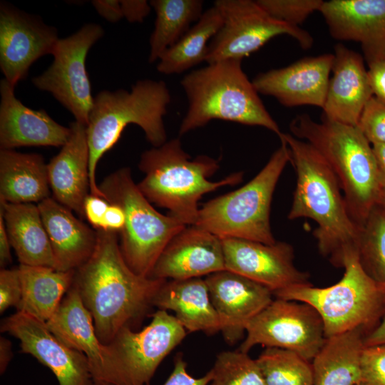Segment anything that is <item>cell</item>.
Wrapping results in <instances>:
<instances>
[{"instance_id":"2","label":"cell","mask_w":385,"mask_h":385,"mask_svg":"<svg viewBox=\"0 0 385 385\" xmlns=\"http://www.w3.org/2000/svg\"><path fill=\"white\" fill-rule=\"evenodd\" d=\"M287 144L296 173L288 218H309L320 254L336 267L359 254L361 227L349 214L337 177L324 157L309 143L291 133L279 136Z\"/></svg>"},{"instance_id":"15","label":"cell","mask_w":385,"mask_h":385,"mask_svg":"<svg viewBox=\"0 0 385 385\" xmlns=\"http://www.w3.org/2000/svg\"><path fill=\"white\" fill-rule=\"evenodd\" d=\"M58 39L56 28L37 16L0 4V68L11 86L27 76L37 59L52 54Z\"/></svg>"},{"instance_id":"3","label":"cell","mask_w":385,"mask_h":385,"mask_svg":"<svg viewBox=\"0 0 385 385\" xmlns=\"http://www.w3.org/2000/svg\"><path fill=\"white\" fill-rule=\"evenodd\" d=\"M291 134L311 144L326 160L339 183L349 215L361 228L381 195L371 144L357 126L307 114L289 123Z\"/></svg>"},{"instance_id":"30","label":"cell","mask_w":385,"mask_h":385,"mask_svg":"<svg viewBox=\"0 0 385 385\" xmlns=\"http://www.w3.org/2000/svg\"><path fill=\"white\" fill-rule=\"evenodd\" d=\"M21 299L17 310L46 322L56 313L71 289L75 270L61 271L49 267L19 266Z\"/></svg>"},{"instance_id":"22","label":"cell","mask_w":385,"mask_h":385,"mask_svg":"<svg viewBox=\"0 0 385 385\" xmlns=\"http://www.w3.org/2000/svg\"><path fill=\"white\" fill-rule=\"evenodd\" d=\"M319 11L331 36L360 43L366 60L385 55V0H331Z\"/></svg>"},{"instance_id":"25","label":"cell","mask_w":385,"mask_h":385,"mask_svg":"<svg viewBox=\"0 0 385 385\" xmlns=\"http://www.w3.org/2000/svg\"><path fill=\"white\" fill-rule=\"evenodd\" d=\"M37 205L50 240L56 269L76 270L93 252L97 242L96 230L53 197H48Z\"/></svg>"},{"instance_id":"49","label":"cell","mask_w":385,"mask_h":385,"mask_svg":"<svg viewBox=\"0 0 385 385\" xmlns=\"http://www.w3.org/2000/svg\"><path fill=\"white\" fill-rule=\"evenodd\" d=\"M11 344L4 337L0 339V372L4 374L12 358Z\"/></svg>"},{"instance_id":"18","label":"cell","mask_w":385,"mask_h":385,"mask_svg":"<svg viewBox=\"0 0 385 385\" xmlns=\"http://www.w3.org/2000/svg\"><path fill=\"white\" fill-rule=\"evenodd\" d=\"M226 342L234 344L245 333L247 323L273 300L267 287L224 270L205 279Z\"/></svg>"},{"instance_id":"39","label":"cell","mask_w":385,"mask_h":385,"mask_svg":"<svg viewBox=\"0 0 385 385\" xmlns=\"http://www.w3.org/2000/svg\"><path fill=\"white\" fill-rule=\"evenodd\" d=\"M22 295L19 268L0 271V312L2 314L10 307H17Z\"/></svg>"},{"instance_id":"31","label":"cell","mask_w":385,"mask_h":385,"mask_svg":"<svg viewBox=\"0 0 385 385\" xmlns=\"http://www.w3.org/2000/svg\"><path fill=\"white\" fill-rule=\"evenodd\" d=\"M222 25L219 10L212 6L173 46L160 56L158 72L170 75L181 73L205 61L208 46Z\"/></svg>"},{"instance_id":"44","label":"cell","mask_w":385,"mask_h":385,"mask_svg":"<svg viewBox=\"0 0 385 385\" xmlns=\"http://www.w3.org/2000/svg\"><path fill=\"white\" fill-rule=\"evenodd\" d=\"M125 220L122 207L118 204L110 202L99 230L120 232L124 226Z\"/></svg>"},{"instance_id":"5","label":"cell","mask_w":385,"mask_h":385,"mask_svg":"<svg viewBox=\"0 0 385 385\" xmlns=\"http://www.w3.org/2000/svg\"><path fill=\"white\" fill-rule=\"evenodd\" d=\"M170 101L165 83L150 79L137 81L130 91L122 88L115 91L103 90L94 97L86 125L91 194L105 198L96 183L97 165L118 142L128 125L140 127L153 147H160L166 142L163 116Z\"/></svg>"},{"instance_id":"10","label":"cell","mask_w":385,"mask_h":385,"mask_svg":"<svg viewBox=\"0 0 385 385\" xmlns=\"http://www.w3.org/2000/svg\"><path fill=\"white\" fill-rule=\"evenodd\" d=\"M222 25L209 43L205 62L225 59L242 60L272 38L287 34L304 49L313 44V38L299 26H292L270 16L256 1L217 0Z\"/></svg>"},{"instance_id":"50","label":"cell","mask_w":385,"mask_h":385,"mask_svg":"<svg viewBox=\"0 0 385 385\" xmlns=\"http://www.w3.org/2000/svg\"><path fill=\"white\" fill-rule=\"evenodd\" d=\"M377 206L385 212V192H381Z\"/></svg>"},{"instance_id":"38","label":"cell","mask_w":385,"mask_h":385,"mask_svg":"<svg viewBox=\"0 0 385 385\" xmlns=\"http://www.w3.org/2000/svg\"><path fill=\"white\" fill-rule=\"evenodd\" d=\"M361 381L385 385V344L365 346L361 356Z\"/></svg>"},{"instance_id":"34","label":"cell","mask_w":385,"mask_h":385,"mask_svg":"<svg viewBox=\"0 0 385 385\" xmlns=\"http://www.w3.org/2000/svg\"><path fill=\"white\" fill-rule=\"evenodd\" d=\"M359 257L366 272L385 284V212L379 206L361 228Z\"/></svg>"},{"instance_id":"51","label":"cell","mask_w":385,"mask_h":385,"mask_svg":"<svg viewBox=\"0 0 385 385\" xmlns=\"http://www.w3.org/2000/svg\"><path fill=\"white\" fill-rule=\"evenodd\" d=\"M356 385H367L366 384H365L364 382L363 381H361L360 383H359L358 384Z\"/></svg>"},{"instance_id":"23","label":"cell","mask_w":385,"mask_h":385,"mask_svg":"<svg viewBox=\"0 0 385 385\" xmlns=\"http://www.w3.org/2000/svg\"><path fill=\"white\" fill-rule=\"evenodd\" d=\"M332 72L322 116L357 126L365 105L374 95L363 58L339 43L334 48Z\"/></svg>"},{"instance_id":"19","label":"cell","mask_w":385,"mask_h":385,"mask_svg":"<svg viewBox=\"0 0 385 385\" xmlns=\"http://www.w3.org/2000/svg\"><path fill=\"white\" fill-rule=\"evenodd\" d=\"M333 62L334 53L304 58L286 67L260 73L252 83L258 93L273 96L284 106L323 108Z\"/></svg>"},{"instance_id":"21","label":"cell","mask_w":385,"mask_h":385,"mask_svg":"<svg viewBox=\"0 0 385 385\" xmlns=\"http://www.w3.org/2000/svg\"><path fill=\"white\" fill-rule=\"evenodd\" d=\"M14 88L6 79L1 81V149L62 147L70 135V128L55 121L43 109L33 110L26 106L16 97Z\"/></svg>"},{"instance_id":"17","label":"cell","mask_w":385,"mask_h":385,"mask_svg":"<svg viewBox=\"0 0 385 385\" xmlns=\"http://www.w3.org/2000/svg\"><path fill=\"white\" fill-rule=\"evenodd\" d=\"M221 240L225 270L260 283L273 293L310 283L309 274L294 265V249L287 242L268 245L240 238Z\"/></svg>"},{"instance_id":"27","label":"cell","mask_w":385,"mask_h":385,"mask_svg":"<svg viewBox=\"0 0 385 385\" xmlns=\"http://www.w3.org/2000/svg\"><path fill=\"white\" fill-rule=\"evenodd\" d=\"M0 203L9 239L20 264L56 269L50 240L38 205L4 201Z\"/></svg>"},{"instance_id":"36","label":"cell","mask_w":385,"mask_h":385,"mask_svg":"<svg viewBox=\"0 0 385 385\" xmlns=\"http://www.w3.org/2000/svg\"><path fill=\"white\" fill-rule=\"evenodd\" d=\"M270 16L292 26H298L307 17L319 11L322 0H257Z\"/></svg>"},{"instance_id":"8","label":"cell","mask_w":385,"mask_h":385,"mask_svg":"<svg viewBox=\"0 0 385 385\" xmlns=\"http://www.w3.org/2000/svg\"><path fill=\"white\" fill-rule=\"evenodd\" d=\"M280 141V147L250 182L205 202L194 225L220 238L275 243L270 221V206L279 177L290 162L287 144L283 139Z\"/></svg>"},{"instance_id":"6","label":"cell","mask_w":385,"mask_h":385,"mask_svg":"<svg viewBox=\"0 0 385 385\" xmlns=\"http://www.w3.org/2000/svg\"><path fill=\"white\" fill-rule=\"evenodd\" d=\"M242 60L225 59L187 73L181 80L188 100L179 128L183 135L213 119L265 128L282 134L258 92L245 73Z\"/></svg>"},{"instance_id":"4","label":"cell","mask_w":385,"mask_h":385,"mask_svg":"<svg viewBox=\"0 0 385 385\" xmlns=\"http://www.w3.org/2000/svg\"><path fill=\"white\" fill-rule=\"evenodd\" d=\"M219 167V161L210 156L191 159L180 140L174 138L141 154L138 168L145 176L138 187L150 202L166 208L185 225H194L202 195L242 180V172L217 182L208 180Z\"/></svg>"},{"instance_id":"24","label":"cell","mask_w":385,"mask_h":385,"mask_svg":"<svg viewBox=\"0 0 385 385\" xmlns=\"http://www.w3.org/2000/svg\"><path fill=\"white\" fill-rule=\"evenodd\" d=\"M69 128L67 141L47 163L48 181L53 198L84 217L83 203L90 193L86 125L75 120Z\"/></svg>"},{"instance_id":"46","label":"cell","mask_w":385,"mask_h":385,"mask_svg":"<svg viewBox=\"0 0 385 385\" xmlns=\"http://www.w3.org/2000/svg\"><path fill=\"white\" fill-rule=\"evenodd\" d=\"M11 247L4 219L0 212V265L2 269L11 262Z\"/></svg>"},{"instance_id":"32","label":"cell","mask_w":385,"mask_h":385,"mask_svg":"<svg viewBox=\"0 0 385 385\" xmlns=\"http://www.w3.org/2000/svg\"><path fill=\"white\" fill-rule=\"evenodd\" d=\"M155 27L150 38L148 61L154 63L175 45L203 14L201 0H152Z\"/></svg>"},{"instance_id":"29","label":"cell","mask_w":385,"mask_h":385,"mask_svg":"<svg viewBox=\"0 0 385 385\" xmlns=\"http://www.w3.org/2000/svg\"><path fill=\"white\" fill-rule=\"evenodd\" d=\"M368 332L353 329L329 338L312 359L314 385H356Z\"/></svg>"},{"instance_id":"33","label":"cell","mask_w":385,"mask_h":385,"mask_svg":"<svg viewBox=\"0 0 385 385\" xmlns=\"http://www.w3.org/2000/svg\"><path fill=\"white\" fill-rule=\"evenodd\" d=\"M256 360L266 385H314L312 363L294 351L267 347Z\"/></svg>"},{"instance_id":"13","label":"cell","mask_w":385,"mask_h":385,"mask_svg":"<svg viewBox=\"0 0 385 385\" xmlns=\"http://www.w3.org/2000/svg\"><path fill=\"white\" fill-rule=\"evenodd\" d=\"M46 323L61 341L86 356L95 385H125L116 350L98 337L92 316L75 287L71 286L54 315Z\"/></svg>"},{"instance_id":"26","label":"cell","mask_w":385,"mask_h":385,"mask_svg":"<svg viewBox=\"0 0 385 385\" xmlns=\"http://www.w3.org/2000/svg\"><path fill=\"white\" fill-rule=\"evenodd\" d=\"M158 309L171 310L185 330L214 334L220 332L218 315L205 279L194 277L166 280L153 302Z\"/></svg>"},{"instance_id":"35","label":"cell","mask_w":385,"mask_h":385,"mask_svg":"<svg viewBox=\"0 0 385 385\" xmlns=\"http://www.w3.org/2000/svg\"><path fill=\"white\" fill-rule=\"evenodd\" d=\"M210 385H266L256 359L240 350L220 352Z\"/></svg>"},{"instance_id":"28","label":"cell","mask_w":385,"mask_h":385,"mask_svg":"<svg viewBox=\"0 0 385 385\" xmlns=\"http://www.w3.org/2000/svg\"><path fill=\"white\" fill-rule=\"evenodd\" d=\"M47 163L42 155L0 151V201L33 203L50 197Z\"/></svg>"},{"instance_id":"48","label":"cell","mask_w":385,"mask_h":385,"mask_svg":"<svg viewBox=\"0 0 385 385\" xmlns=\"http://www.w3.org/2000/svg\"><path fill=\"white\" fill-rule=\"evenodd\" d=\"M385 344V313L378 324L365 337L364 345Z\"/></svg>"},{"instance_id":"47","label":"cell","mask_w":385,"mask_h":385,"mask_svg":"<svg viewBox=\"0 0 385 385\" xmlns=\"http://www.w3.org/2000/svg\"><path fill=\"white\" fill-rule=\"evenodd\" d=\"M376 160L381 192H385V143L371 145Z\"/></svg>"},{"instance_id":"7","label":"cell","mask_w":385,"mask_h":385,"mask_svg":"<svg viewBox=\"0 0 385 385\" xmlns=\"http://www.w3.org/2000/svg\"><path fill=\"white\" fill-rule=\"evenodd\" d=\"M342 279L327 287L311 283L292 286L273 293L276 298L307 303L320 315L326 339L353 329L369 332L385 313V284L363 267L359 254L344 265Z\"/></svg>"},{"instance_id":"9","label":"cell","mask_w":385,"mask_h":385,"mask_svg":"<svg viewBox=\"0 0 385 385\" xmlns=\"http://www.w3.org/2000/svg\"><path fill=\"white\" fill-rule=\"evenodd\" d=\"M98 188L106 200L124 211L125 224L119 232L126 263L136 274L150 277L168 244L188 225L157 211L134 183L129 168L107 175Z\"/></svg>"},{"instance_id":"52","label":"cell","mask_w":385,"mask_h":385,"mask_svg":"<svg viewBox=\"0 0 385 385\" xmlns=\"http://www.w3.org/2000/svg\"><path fill=\"white\" fill-rule=\"evenodd\" d=\"M103 385H111V384H103Z\"/></svg>"},{"instance_id":"14","label":"cell","mask_w":385,"mask_h":385,"mask_svg":"<svg viewBox=\"0 0 385 385\" xmlns=\"http://www.w3.org/2000/svg\"><path fill=\"white\" fill-rule=\"evenodd\" d=\"M185 336L175 317L162 309L139 332L120 329L110 344L121 361L125 385H149L160 363Z\"/></svg>"},{"instance_id":"40","label":"cell","mask_w":385,"mask_h":385,"mask_svg":"<svg viewBox=\"0 0 385 385\" xmlns=\"http://www.w3.org/2000/svg\"><path fill=\"white\" fill-rule=\"evenodd\" d=\"M212 380L210 370L200 378L191 376L187 370V364L181 354H178L174 361V367L169 377L163 385H208Z\"/></svg>"},{"instance_id":"43","label":"cell","mask_w":385,"mask_h":385,"mask_svg":"<svg viewBox=\"0 0 385 385\" xmlns=\"http://www.w3.org/2000/svg\"><path fill=\"white\" fill-rule=\"evenodd\" d=\"M120 2L123 18L130 23L143 21L152 8L145 0H120Z\"/></svg>"},{"instance_id":"16","label":"cell","mask_w":385,"mask_h":385,"mask_svg":"<svg viewBox=\"0 0 385 385\" xmlns=\"http://www.w3.org/2000/svg\"><path fill=\"white\" fill-rule=\"evenodd\" d=\"M1 331L18 339L21 351L48 367L58 385H95L86 356L61 341L46 322L17 311L3 320Z\"/></svg>"},{"instance_id":"20","label":"cell","mask_w":385,"mask_h":385,"mask_svg":"<svg viewBox=\"0 0 385 385\" xmlns=\"http://www.w3.org/2000/svg\"><path fill=\"white\" fill-rule=\"evenodd\" d=\"M224 270L221 238L195 225H188L168 244L150 277L184 279Z\"/></svg>"},{"instance_id":"37","label":"cell","mask_w":385,"mask_h":385,"mask_svg":"<svg viewBox=\"0 0 385 385\" xmlns=\"http://www.w3.org/2000/svg\"><path fill=\"white\" fill-rule=\"evenodd\" d=\"M357 127L372 145L385 143V101L372 96L365 105Z\"/></svg>"},{"instance_id":"42","label":"cell","mask_w":385,"mask_h":385,"mask_svg":"<svg viewBox=\"0 0 385 385\" xmlns=\"http://www.w3.org/2000/svg\"><path fill=\"white\" fill-rule=\"evenodd\" d=\"M109 205L110 202L103 197L91 193L86 197L83 203V215L95 230L101 228Z\"/></svg>"},{"instance_id":"1","label":"cell","mask_w":385,"mask_h":385,"mask_svg":"<svg viewBox=\"0 0 385 385\" xmlns=\"http://www.w3.org/2000/svg\"><path fill=\"white\" fill-rule=\"evenodd\" d=\"M89 259L75 270L72 286L91 313L100 340L110 344L123 327L139 322L166 279L143 277L126 263L117 232L96 230Z\"/></svg>"},{"instance_id":"41","label":"cell","mask_w":385,"mask_h":385,"mask_svg":"<svg viewBox=\"0 0 385 385\" xmlns=\"http://www.w3.org/2000/svg\"><path fill=\"white\" fill-rule=\"evenodd\" d=\"M369 85L373 94L385 101V55L377 56L366 60Z\"/></svg>"},{"instance_id":"11","label":"cell","mask_w":385,"mask_h":385,"mask_svg":"<svg viewBox=\"0 0 385 385\" xmlns=\"http://www.w3.org/2000/svg\"><path fill=\"white\" fill-rule=\"evenodd\" d=\"M238 350L248 353L255 345L294 351L310 361L324 345L322 319L311 305L276 298L245 326Z\"/></svg>"},{"instance_id":"45","label":"cell","mask_w":385,"mask_h":385,"mask_svg":"<svg viewBox=\"0 0 385 385\" xmlns=\"http://www.w3.org/2000/svg\"><path fill=\"white\" fill-rule=\"evenodd\" d=\"M92 5L98 14L109 22L115 23L123 18L120 1L94 0Z\"/></svg>"},{"instance_id":"12","label":"cell","mask_w":385,"mask_h":385,"mask_svg":"<svg viewBox=\"0 0 385 385\" xmlns=\"http://www.w3.org/2000/svg\"><path fill=\"white\" fill-rule=\"evenodd\" d=\"M103 34L101 25L87 24L72 35L59 38L51 54L52 63L31 80L38 89L51 93L76 121L85 125L94 100L86 59L91 46Z\"/></svg>"}]
</instances>
